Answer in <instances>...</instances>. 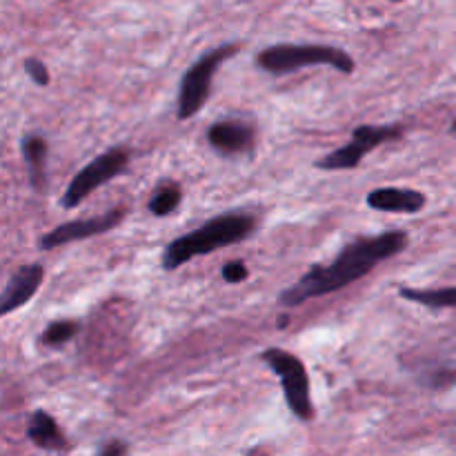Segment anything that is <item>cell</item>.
Returning a JSON list of instances; mask_svg holds the SVG:
<instances>
[{
    "mask_svg": "<svg viewBox=\"0 0 456 456\" xmlns=\"http://www.w3.org/2000/svg\"><path fill=\"white\" fill-rule=\"evenodd\" d=\"M365 203L374 212L419 214L426 209L428 196L412 187H377L365 196Z\"/></svg>",
    "mask_w": 456,
    "mask_h": 456,
    "instance_id": "obj_11",
    "label": "cell"
},
{
    "mask_svg": "<svg viewBox=\"0 0 456 456\" xmlns=\"http://www.w3.org/2000/svg\"><path fill=\"white\" fill-rule=\"evenodd\" d=\"M98 456H127V444L125 441H110Z\"/></svg>",
    "mask_w": 456,
    "mask_h": 456,
    "instance_id": "obj_19",
    "label": "cell"
},
{
    "mask_svg": "<svg viewBox=\"0 0 456 456\" xmlns=\"http://www.w3.org/2000/svg\"><path fill=\"white\" fill-rule=\"evenodd\" d=\"M78 330H80L78 321H71V319L52 321V323L43 330V334H40V343H43L45 347H61L65 346V343H69L71 338H76Z\"/></svg>",
    "mask_w": 456,
    "mask_h": 456,
    "instance_id": "obj_16",
    "label": "cell"
},
{
    "mask_svg": "<svg viewBox=\"0 0 456 456\" xmlns=\"http://www.w3.org/2000/svg\"><path fill=\"white\" fill-rule=\"evenodd\" d=\"M221 276H223V281H225V283L239 285V283H243V281H248L249 267L245 265L243 261H230V263H225V265H223Z\"/></svg>",
    "mask_w": 456,
    "mask_h": 456,
    "instance_id": "obj_18",
    "label": "cell"
},
{
    "mask_svg": "<svg viewBox=\"0 0 456 456\" xmlns=\"http://www.w3.org/2000/svg\"><path fill=\"white\" fill-rule=\"evenodd\" d=\"M261 359L279 377L289 412L301 421H312L314 419V403H312L310 377H307L305 363L283 347H267Z\"/></svg>",
    "mask_w": 456,
    "mask_h": 456,
    "instance_id": "obj_5",
    "label": "cell"
},
{
    "mask_svg": "<svg viewBox=\"0 0 456 456\" xmlns=\"http://www.w3.org/2000/svg\"><path fill=\"white\" fill-rule=\"evenodd\" d=\"M183 203V190L178 183H163V185L156 187V191L151 194L147 209H150L151 216L167 218L181 208Z\"/></svg>",
    "mask_w": 456,
    "mask_h": 456,
    "instance_id": "obj_15",
    "label": "cell"
},
{
    "mask_svg": "<svg viewBox=\"0 0 456 456\" xmlns=\"http://www.w3.org/2000/svg\"><path fill=\"white\" fill-rule=\"evenodd\" d=\"M208 145L223 156L249 154L256 142V129L243 118H221L205 132Z\"/></svg>",
    "mask_w": 456,
    "mask_h": 456,
    "instance_id": "obj_9",
    "label": "cell"
},
{
    "mask_svg": "<svg viewBox=\"0 0 456 456\" xmlns=\"http://www.w3.org/2000/svg\"><path fill=\"white\" fill-rule=\"evenodd\" d=\"M408 243L410 239L405 232H383L377 236H361L350 240L330 263L312 265L297 283L285 288L276 301L281 307H298L312 298L341 292L347 285L377 270L383 261H390L405 252Z\"/></svg>",
    "mask_w": 456,
    "mask_h": 456,
    "instance_id": "obj_1",
    "label": "cell"
},
{
    "mask_svg": "<svg viewBox=\"0 0 456 456\" xmlns=\"http://www.w3.org/2000/svg\"><path fill=\"white\" fill-rule=\"evenodd\" d=\"M399 297L417 305L430 307V310H448V307H456V285L439 289L399 288Z\"/></svg>",
    "mask_w": 456,
    "mask_h": 456,
    "instance_id": "obj_14",
    "label": "cell"
},
{
    "mask_svg": "<svg viewBox=\"0 0 456 456\" xmlns=\"http://www.w3.org/2000/svg\"><path fill=\"white\" fill-rule=\"evenodd\" d=\"M239 52L236 43H223L218 47L205 52L199 61L191 62L187 71L181 78V87H178L176 98V116L178 120H190L199 114L208 102L209 94H212V80L216 76L218 67L227 61L230 56Z\"/></svg>",
    "mask_w": 456,
    "mask_h": 456,
    "instance_id": "obj_4",
    "label": "cell"
},
{
    "mask_svg": "<svg viewBox=\"0 0 456 456\" xmlns=\"http://www.w3.org/2000/svg\"><path fill=\"white\" fill-rule=\"evenodd\" d=\"M43 281L45 267L40 263H27V265L18 267L0 292V319L25 307L38 294Z\"/></svg>",
    "mask_w": 456,
    "mask_h": 456,
    "instance_id": "obj_10",
    "label": "cell"
},
{
    "mask_svg": "<svg viewBox=\"0 0 456 456\" xmlns=\"http://www.w3.org/2000/svg\"><path fill=\"white\" fill-rule=\"evenodd\" d=\"M256 65L265 74L285 76L303 67H332L338 74H354L356 61L341 47L316 43H276L256 53Z\"/></svg>",
    "mask_w": 456,
    "mask_h": 456,
    "instance_id": "obj_3",
    "label": "cell"
},
{
    "mask_svg": "<svg viewBox=\"0 0 456 456\" xmlns=\"http://www.w3.org/2000/svg\"><path fill=\"white\" fill-rule=\"evenodd\" d=\"M392 3H401V0H392Z\"/></svg>",
    "mask_w": 456,
    "mask_h": 456,
    "instance_id": "obj_21",
    "label": "cell"
},
{
    "mask_svg": "<svg viewBox=\"0 0 456 456\" xmlns=\"http://www.w3.org/2000/svg\"><path fill=\"white\" fill-rule=\"evenodd\" d=\"M129 160H132V151L127 147H111V150L101 151L96 159L89 160L85 167H80L74 174V178L67 185L65 194H62L61 205L65 209H76L83 203L87 196H92L98 187L105 183L114 181L120 174L127 172Z\"/></svg>",
    "mask_w": 456,
    "mask_h": 456,
    "instance_id": "obj_6",
    "label": "cell"
},
{
    "mask_svg": "<svg viewBox=\"0 0 456 456\" xmlns=\"http://www.w3.org/2000/svg\"><path fill=\"white\" fill-rule=\"evenodd\" d=\"M123 218L125 208H114L105 214H98V216L76 218V221L61 223V225H56L53 230H49L47 234L40 236L38 249L40 252H49V249L62 248V245L94 239V236H101L105 234V232H111L114 227H118Z\"/></svg>",
    "mask_w": 456,
    "mask_h": 456,
    "instance_id": "obj_8",
    "label": "cell"
},
{
    "mask_svg": "<svg viewBox=\"0 0 456 456\" xmlns=\"http://www.w3.org/2000/svg\"><path fill=\"white\" fill-rule=\"evenodd\" d=\"M27 439H29L36 448L47 450V452H62V450L69 448L67 436L62 435L56 419H53L52 414L45 412V410H36V412L31 414L29 423H27Z\"/></svg>",
    "mask_w": 456,
    "mask_h": 456,
    "instance_id": "obj_13",
    "label": "cell"
},
{
    "mask_svg": "<svg viewBox=\"0 0 456 456\" xmlns=\"http://www.w3.org/2000/svg\"><path fill=\"white\" fill-rule=\"evenodd\" d=\"M22 67H25V74L29 76V78L34 80V85H38V87H47L49 80H52L49 67L45 65L43 61H38V58H25Z\"/></svg>",
    "mask_w": 456,
    "mask_h": 456,
    "instance_id": "obj_17",
    "label": "cell"
},
{
    "mask_svg": "<svg viewBox=\"0 0 456 456\" xmlns=\"http://www.w3.org/2000/svg\"><path fill=\"white\" fill-rule=\"evenodd\" d=\"M22 160L27 167L31 190L45 194L47 190V160H49V142L43 134H25L20 141Z\"/></svg>",
    "mask_w": 456,
    "mask_h": 456,
    "instance_id": "obj_12",
    "label": "cell"
},
{
    "mask_svg": "<svg viewBox=\"0 0 456 456\" xmlns=\"http://www.w3.org/2000/svg\"><path fill=\"white\" fill-rule=\"evenodd\" d=\"M450 132H452V134H456V118L452 120V125H450Z\"/></svg>",
    "mask_w": 456,
    "mask_h": 456,
    "instance_id": "obj_20",
    "label": "cell"
},
{
    "mask_svg": "<svg viewBox=\"0 0 456 456\" xmlns=\"http://www.w3.org/2000/svg\"><path fill=\"white\" fill-rule=\"evenodd\" d=\"M403 138V127L401 125H359L352 129L350 141L338 150L330 151L323 159L316 160V167L323 172H346V169H356L363 163L370 151L379 150L386 142H395Z\"/></svg>",
    "mask_w": 456,
    "mask_h": 456,
    "instance_id": "obj_7",
    "label": "cell"
},
{
    "mask_svg": "<svg viewBox=\"0 0 456 456\" xmlns=\"http://www.w3.org/2000/svg\"><path fill=\"white\" fill-rule=\"evenodd\" d=\"M256 216L249 212H225L212 216L196 230L169 240L167 248L163 249L160 265L165 272H176L191 258L208 256V254L218 252V249L232 248L236 243H243L245 239L256 230Z\"/></svg>",
    "mask_w": 456,
    "mask_h": 456,
    "instance_id": "obj_2",
    "label": "cell"
}]
</instances>
